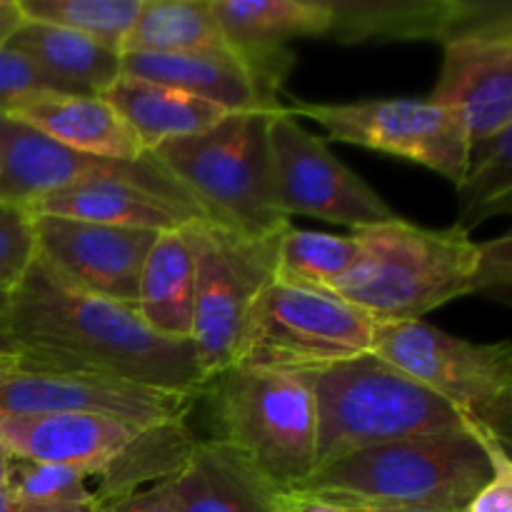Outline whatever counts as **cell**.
<instances>
[{
    "mask_svg": "<svg viewBox=\"0 0 512 512\" xmlns=\"http://www.w3.org/2000/svg\"><path fill=\"white\" fill-rule=\"evenodd\" d=\"M140 430V425L108 415L3 418L0 443L13 458L65 465L93 480L138 438Z\"/></svg>",
    "mask_w": 512,
    "mask_h": 512,
    "instance_id": "obj_18",
    "label": "cell"
},
{
    "mask_svg": "<svg viewBox=\"0 0 512 512\" xmlns=\"http://www.w3.org/2000/svg\"><path fill=\"white\" fill-rule=\"evenodd\" d=\"M430 100L455 110L470 148L512 128V5L450 35Z\"/></svg>",
    "mask_w": 512,
    "mask_h": 512,
    "instance_id": "obj_14",
    "label": "cell"
},
{
    "mask_svg": "<svg viewBox=\"0 0 512 512\" xmlns=\"http://www.w3.org/2000/svg\"><path fill=\"white\" fill-rule=\"evenodd\" d=\"M315 398V470L358 450L470 430L448 403L375 353L305 373Z\"/></svg>",
    "mask_w": 512,
    "mask_h": 512,
    "instance_id": "obj_4",
    "label": "cell"
},
{
    "mask_svg": "<svg viewBox=\"0 0 512 512\" xmlns=\"http://www.w3.org/2000/svg\"><path fill=\"white\" fill-rule=\"evenodd\" d=\"M268 188L270 205L285 220L308 215L360 230L400 218L288 108L270 110L268 115Z\"/></svg>",
    "mask_w": 512,
    "mask_h": 512,
    "instance_id": "obj_10",
    "label": "cell"
},
{
    "mask_svg": "<svg viewBox=\"0 0 512 512\" xmlns=\"http://www.w3.org/2000/svg\"><path fill=\"white\" fill-rule=\"evenodd\" d=\"M28 210L33 218L53 215V218L150 230V233H165V230L183 228L195 220H205L183 205H175L150 190L113 178L83 180V183L50 190L33 200Z\"/></svg>",
    "mask_w": 512,
    "mask_h": 512,
    "instance_id": "obj_19",
    "label": "cell"
},
{
    "mask_svg": "<svg viewBox=\"0 0 512 512\" xmlns=\"http://www.w3.org/2000/svg\"><path fill=\"white\" fill-rule=\"evenodd\" d=\"M55 143L105 160H140L148 155L135 130L105 98L48 93L10 113Z\"/></svg>",
    "mask_w": 512,
    "mask_h": 512,
    "instance_id": "obj_21",
    "label": "cell"
},
{
    "mask_svg": "<svg viewBox=\"0 0 512 512\" xmlns=\"http://www.w3.org/2000/svg\"><path fill=\"white\" fill-rule=\"evenodd\" d=\"M10 460H13V455H10L8 450H5V445L0 443V488H8Z\"/></svg>",
    "mask_w": 512,
    "mask_h": 512,
    "instance_id": "obj_42",
    "label": "cell"
},
{
    "mask_svg": "<svg viewBox=\"0 0 512 512\" xmlns=\"http://www.w3.org/2000/svg\"><path fill=\"white\" fill-rule=\"evenodd\" d=\"M328 38L338 43L365 40H438L503 13L510 3L485 0H328Z\"/></svg>",
    "mask_w": 512,
    "mask_h": 512,
    "instance_id": "obj_17",
    "label": "cell"
},
{
    "mask_svg": "<svg viewBox=\"0 0 512 512\" xmlns=\"http://www.w3.org/2000/svg\"><path fill=\"white\" fill-rule=\"evenodd\" d=\"M463 512H512V458L503 453L495 465V475L473 495Z\"/></svg>",
    "mask_w": 512,
    "mask_h": 512,
    "instance_id": "obj_36",
    "label": "cell"
},
{
    "mask_svg": "<svg viewBox=\"0 0 512 512\" xmlns=\"http://www.w3.org/2000/svg\"><path fill=\"white\" fill-rule=\"evenodd\" d=\"M195 438L185 423L150 425L138 433V438L103 470L90 480L93 510L125 495L143 490L148 485L168 480L183 470L193 453Z\"/></svg>",
    "mask_w": 512,
    "mask_h": 512,
    "instance_id": "obj_26",
    "label": "cell"
},
{
    "mask_svg": "<svg viewBox=\"0 0 512 512\" xmlns=\"http://www.w3.org/2000/svg\"><path fill=\"white\" fill-rule=\"evenodd\" d=\"M8 325L18 373H63L123 380L180 393H205L190 343L160 338L135 305L85 293L35 255L28 273L10 288Z\"/></svg>",
    "mask_w": 512,
    "mask_h": 512,
    "instance_id": "obj_1",
    "label": "cell"
},
{
    "mask_svg": "<svg viewBox=\"0 0 512 512\" xmlns=\"http://www.w3.org/2000/svg\"><path fill=\"white\" fill-rule=\"evenodd\" d=\"M100 98L123 115L148 153L168 140L210 130L230 115V110L208 100L138 78H120Z\"/></svg>",
    "mask_w": 512,
    "mask_h": 512,
    "instance_id": "obj_25",
    "label": "cell"
},
{
    "mask_svg": "<svg viewBox=\"0 0 512 512\" xmlns=\"http://www.w3.org/2000/svg\"><path fill=\"white\" fill-rule=\"evenodd\" d=\"M378 320L328 290L270 280L253 303L235 365L273 373H315L373 353Z\"/></svg>",
    "mask_w": 512,
    "mask_h": 512,
    "instance_id": "obj_8",
    "label": "cell"
},
{
    "mask_svg": "<svg viewBox=\"0 0 512 512\" xmlns=\"http://www.w3.org/2000/svg\"><path fill=\"white\" fill-rule=\"evenodd\" d=\"M48 93L58 90L40 73L38 65L10 50L8 45L0 48V115H10L28 100Z\"/></svg>",
    "mask_w": 512,
    "mask_h": 512,
    "instance_id": "obj_33",
    "label": "cell"
},
{
    "mask_svg": "<svg viewBox=\"0 0 512 512\" xmlns=\"http://www.w3.org/2000/svg\"><path fill=\"white\" fill-rule=\"evenodd\" d=\"M458 228L473 233L480 223L512 210V128L473 145L458 185Z\"/></svg>",
    "mask_w": 512,
    "mask_h": 512,
    "instance_id": "obj_29",
    "label": "cell"
},
{
    "mask_svg": "<svg viewBox=\"0 0 512 512\" xmlns=\"http://www.w3.org/2000/svg\"><path fill=\"white\" fill-rule=\"evenodd\" d=\"M355 512H445L433 508H400V505H350Z\"/></svg>",
    "mask_w": 512,
    "mask_h": 512,
    "instance_id": "obj_41",
    "label": "cell"
},
{
    "mask_svg": "<svg viewBox=\"0 0 512 512\" xmlns=\"http://www.w3.org/2000/svg\"><path fill=\"white\" fill-rule=\"evenodd\" d=\"M8 488L23 498L45 505H73L93 510L90 480L80 470L33 460H10ZM95 512V510H93Z\"/></svg>",
    "mask_w": 512,
    "mask_h": 512,
    "instance_id": "obj_31",
    "label": "cell"
},
{
    "mask_svg": "<svg viewBox=\"0 0 512 512\" xmlns=\"http://www.w3.org/2000/svg\"><path fill=\"white\" fill-rule=\"evenodd\" d=\"M123 53L183 55L230 50L213 13V0H143Z\"/></svg>",
    "mask_w": 512,
    "mask_h": 512,
    "instance_id": "obj_27",
    "label": "cell"
},
{
    "mask_svg": "<svg viewBox=\"0 0 512 512\" xmlns=\"http://www.w3.org/2000/svg\"><path fill=\"white\" fill-rule=\"evenodd\" d=\"M120 78H138L183 90L230 113L283 108L260 90L248 70L230 53H120Z\"/></svg>",
    "mask_w": 512,
    "mask_h": 512,
    "instance_id": "obj_20",
    "label": "cell"
},
{
    "mask_svg": "<svg viewBox=\"0 0 512 512\" xmlns=\"http://www.w3.org/2000/svg\"><path fill=\"white\" fill-rule=\"evenodd\" d=\"M35 233L28 205L0 203V288L10 290L33 265Z\"/></svg>",
    "mask_w": 512,
    "mask_h": 512,
    "instance_id": "obj_32",
    "label": "cell"
},
{
    "mask_svg": "<svg viewBox=\"0 0 512 512\" xmlns=\"http://www.w3.org/2000/svg\"><path fill=\"white\" fill-rule=\"evenodd\" d=\"M215 440L238 453L270 485L290 493L315 473L318 415L305 375L233 365L205 388Z\"/></svg>",
    "mask_w": 512,
    "mask_h": 512,
    "instance_id": "obj_5",
    "label": "cell"
},
{
    "mask_svg": "<svg viewBox=\"0 0 512 512\" xmlns=\"http://www.w3.org/2000/svg\"><path fill=\"white\" fill-rule=\"evenodd\" d=\"M200 393L148 388L123 380L63 373H18L5 368L0 375V420L38 415H108L150 428L185 423Z\"/></svg>",
    "mask_w": 512,
    "mask_h": 512,
    "instance_id": "obj_13",
    "label": "cell"
},
{
    "mask_svg": "<svg viewBox=\"0 0 512 512\" xmlns=\"http://www.w3.org/2000/svg\"><path fill=\"white\" fill-rule=\"evenodd\" d=\"M95 512H180L178 490H175V475L160 483L148 485L143 490L113 500Z\"/></svg>",
    "mask_w": 512,
    "mask_h": 512,
    "instance_id": "obj_35",
    "label": "cell"
},
{
    "mask_svg": "<svg viewBox=\"0 0 512 512\" xmlns=\"http://www.w3.org/2000/svg\"><path fill=\"white\" fill-rule=\"evenodd\" d=\"M510 450L473 430L395 440L315 470L290 493L340 505H400L463 512Z\"/></svg>",
    "mask_w": 512,
    "mask_h": 512,
    "instance_id": "obj_2",
    "label": "cell"
},
{
    "mask_svg": "<svg viewBox=\"0 0 512 512\" xmlns=\"http://www.w3.org/2000/svg\"><path fill=\"white\" fill-rule=\"evenodd\" d=\"M25 23V15L20 10L18 0H0V48L8 45L13 38L15 30Z\"/></svg>",
    "mask_w": 512,
    "mask_h": 512,
    "instance_id": "obj_39",
    "label": "cell"
},
{
    "mask_svg": "<svg viewBox=\"0 0 512 512\" xmlns=\"http://www.w3.org/2000/svg\"><path fill=\"white\" fill-rule=\"evenodd\" d=\"M195 253L193 223L165 230L155 238L140 273L135 310L160 338L190 343L195 310Z\"/></svg>",
    "mask_w": 512,
    "mask_h": 512,
    "instance_id": "obj_22",
    "label": "cell"
},
{
    "mask_svg": "<svg viewBox=\"0 0 512 512\" xmlns=\"http://www.w3.org/2000/svg\"><path fill=\"white\" fill-rule=\"evenodd\" d=\"M373 353L438 395L480 438L512 445V345L455 338L425 320L378 323Z\"/></svg>",
    "mask_w": 512,
    "mask_h": 512,
    "instance_id": "obj_7",
    "label": "cell"
},
{
    "mask_svg": "<svg viewBox=\"0 0 512 512\" xmlns=\"http://www.w3.org/2000/svg\"><path fill=\"white\" fill-rule=\"evenodd\" d=\"M483 245L480 260V295H490L500 303H510L512 298V240L503 235Z\"/></svg>",
    "mask_w": 512,
    "mask_h": 512,
    "instance_id": "obj_34",
    "label": "cell"
},
{
    "mask_svg": "<svg viewBox=\"0 0 512 512\" xmlns=\"http://www.w3.org/2000/svg\"><path fill=\"white\" fill-rule=\"evenodd\" d=\"M198 273L190 345L203 378L213 380L238 360L253 303L275 273L278 235H245L210 220L193 223Z\"/></svg>",
    "mask_w": 512,
    "mask_h": 512,
    "instance_id": "obj_9",
    "label": "cell"
},
{
    "mask_svg": "<svg viewBox=\"0 0 512 512\" xmlns=\"http://www.w3.org/2000/svg\"><path fill=\"white\" fill-rule=\"evenodd\" d=\"M213 13L230 53L273 100L295 65L290 43L330 25L328 0H213Z\"/></svg>",
    "mask_w": 512,
    "mask_h": 512,
    "instance_id": "obj_16",
    "label": "cell"
},
{
    "mask_svg": "<svg viewBox=\"0 0 512 512\" xmlns=\"http://www.w3.org/2000/svg\"><path fill=\"white\" fill-rule=\"evenodd\" d=\"M100 178L138 185L208 220L188 190L165 173L150 153L140 160H105L75 153L23 120L0 115V203L30 205L50 190Z\"/></svg>",
    "mask_w": 512,
    "mask_h": 512,
    "instance_id": "obj_12",
    "label": "cell"
},
{
    "mask_svg": "<svg viewBox=\"0 0 512 512\" xmlns=\"http://www.w3.org/2000/svg\"><path fill=\"white\" fill-rule=\"evenodd\" d=\"M180 512H280L283 490L220 440H198L175 475Z\"/></svg>",
    "mask_w": 512,
    "mask_h": 512,
    "instance_id": "obj_23",
    "label": "cell"
},
{
    "mask_svg": "<svg viewBox=\"0 0 512 512\" xmlns=\"http://www.w3.org/2000/svg\"><path fill=\"white\" fill-rule=\"evenodd\" d=\"M353 235L358 260L330 293L378 323L420 320L450 300L480 295L483 245L458 225L430 230L395 218Z\"/></svg>",
    "mask_w": 512,
    "mask_h": 512,
    "instance_id": "obj_3",
    "label": "cell"
},
{
    "mask_svg": "<svg viewBox=\"0 0 512 512\" xmlns=\"http://www.w3.org/2000/svg\"><path fill=\"white\" fill-rule=\"evenodd\" d=\"M280 512H355V508L330 503V500L323 498H313V495L283 493V498H280Z\"/></svg>",
    "mask_w": 512,
    "mask_h": 512,
    "instance_id": "obj_38",
    "label": "cell"
},
{
    "mask_svg": "<svg viewBox=\"0 0 512 512\" xmlns=\"http://www.w3.org/2000/svg\"><path fill=\"white\" fill-rule=\"evenodd\" d=\"M8 363H10V360H0V375L5 373V368H8Z\"/></svg>",
    "mask_w": 512,
    "mask_h": 512,
    "instance_id": "obj_43",
    "label": "cell"
},
{
    "mask_svg": "<svg viewBox=\"0 0 512 512\" xmlns=\"http://www.w3.org/2000/svg\"><path fill=\"white\" fill-rule=\"evenodd\" d=\"M35 250L55 273L85 293L135 305L145 258L160 233L83 220L33 218Z\"/></svg>",
    "mask_w": 512,
    "mask_h": 512,
    "instance_id": "obj_15",
    "label": "cell"
},
{
    "mask_svg": "<svg viewBox=\"0 0 512 512\" xmlns=\"http://www.w3.org/2000/svg\"><path fill=\"white\" fill-rule=\"evenodd\" d=\"M0 512H93L88 508H73V505H45L23 498L15 490L0 488Z\"/></svg>",
    "mask_w": 512,
    "mask_h": 512,
    "instance_id": "obj_37",
    "label": "cell"
},
{
    "mask_svg": "<svg viewBox=\"0 0 512 512\" xmlns=\"http://www.w3.org/2000/svg\"><path fill=\"white\" fill-rule=\"evenodd\" d=\"M295 118L315 120L338 143L378 150L435 170L458 188L468 168L470 140L455 110L420 98L363 103H298Z\"/></svg>",
    "mask_w": 512,
    "mask_h": 512,
    "instance_id": "obj_11",
    "label": "cell"
},
{
    "mask_svg": "<svg viewBox=\"0 0 512 512\" xmlns=\"http://www.w3.org/2000/svg\"><path fill=\"white\" fill-rule=\"evenodd\" d=\"M270 110L230 113L210 130L168 140L150 150L203 208L210 223L245 235H278L290 225L270 205L268 188Z\"/></svg>",
    "mask_w": 512,
    "mask_h": 512,
    "instance_id": "obj_6",
    "label": "cell"
},
{
    "mask_svg": "<svg viewBox=\"0 0 512 512\" xmlns=\"http://www.w3.org/2000/svg\"><path fill=\"white\" fill-rule=\"evenodd\" d=\"M360 243L353 233L330 235L288 225L278 238L273 280L308 290H328L358 260Z\"/></svg>",
    "mask_w": 512,
    "mask_h": 512,
    "instance_id": "obj_28",
    "label": "cell"
},
{
    "mask_svg": "<svg viewBox=\"0 0 512 512\" xmlns=\"http://www.w3.org/2000/svg\"><path fill=\"white\" fill-rule=\"evenodd\" d=\"M25 20L60 25L123 53L143 0H18Z\"/></svg>",
    "mask_w": 512,
    "mask_h": 512,
    "instance_id": "obj_30",
    "label": "cell"
},
{
    "mask_svg": "<svg viewBox=\"0 0 512 512\" xmlns=\"http://www.w3.org/2000/svg\"><path fill=\"white\" fill-rule=\"evenodd\" d=\"M8 48L25 55L63 95L100 98L120 80V53L60 25L25 20Z\"/></svg>",
    "mask_w": 512,
    "mask_h": 512,
    "instance_id": "obj_24",
    "label": "cell"
},
{
    "mask_svg": "<svg viewBox=\"0 0 512 512\" xmlns=\"http://www.w3.org/2000/svg\"><path fill=\"white\" fill-rule=\"evenodd\" d=\"M8 298L10 290L0 288V360H10L13 363L18 358V345H15L8 325Z\"/></svg>",
    "mask_w": 512,
    "mask_h": 512,
    "instance_id": "obj_40",
    "label": "cell"
}]
</instances>
